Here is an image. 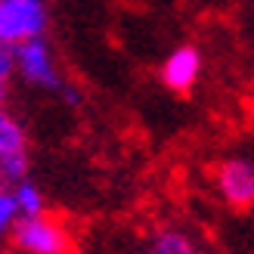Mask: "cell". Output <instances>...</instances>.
I'll use <instances>...</instances> for the list:
<instances>
[{
  "instance_id": "cell-8",
  "label": "cell",
  "mask_w": 254,
  "mask_h": 254,
  "mask_svg": "<svg viewBox=\"0 0 254 254\" xmlns=\"http://www.w3.org/2000/svg\"><path fill=\"white\" fill-rule=\"evenodd\" d=\"M9 192H12L16 208H19V217H37V214H47V195H44V189L37 186L31 177L19 180Z\"/></svg>"
},
{
  "instance_id": "cell-10",
  "label": "cell",
  "mask_w": 254,
  "mask_h": 254,
  "mask_svg": "<svg viewBox=\"0 0 254 254\" xmlns=\"http://www.w3.org/2000/svg\"><path fill=\"white\" fill-rule=\"evenodd\" d=\"M12 78H16V47L0 41V81L9 84Z\"/></svg>"
},
{
  "instance_id": "cell-9",
  "label": "cell",
  "mask_w": 254,
  "mask_h": 254,
  "mask_svg": "<svg viewBox=\"0 0 254 254\" xmlns=\"http://www.w3.org/2000/svg\"><path fill=\"white\" fill-rule=\"evenodd\" d=\"M16 223H19V208H16V201H12V192L9 189H0V245L9 242Z\"/></svg>"
},
{
  "instance_id": "cell-5",
  "label": "cell",
  "mask_w": 254,
  "mask_h": 254,
  "mask_svg": "<svg viewBox=\"0 0 254 254\" xmlns=\"http://www.w3.org/2000/svg\"><path fill=\"white\" fill-rule=\"evenodd\" d=\"M214 189L236 211L254 208V158L226 155L214 168Z\"/></svg>"
},
{
  "instance_id": "cell-4",
  "label": "cell",
  "mask_w": 254,
  "mask_h": 254,
  "mask_svg": "<svg viewBox=\"0 0 254 254\" xmlns=\"http://www.w3.org/2000/svg\"><path fill=\"white\" fill-rule=\"evenodd\" d=\"M50 28L47 0H0V41L19 47L25 41L44 37Z\"/></svg>"
},
{
  "instance_id": "cell-12",
  "label": "cell",
  "mask_w": 254,
  "mask_h": 254,
  "mask_svg": "<svg viewBox=\"0 0 254 254\" xmlns=\"http://www.w3.org/2000/svg\"><path fill=\"white\" fill-rule=\"evenodd\" d=\"M6 96H9V84L0 81V106H6Z\"/></svg>"
},
{
  "instance_id": "cell-3",
  "label": "cell",
  "mask_w": 254,
  "mask_h": 254,
  "mask_svg": "<svg viewBox=\"0 0 254 254\" xmlns=\"http://www.w3.org/2000/svg\"><path fill=\"white\" fill-rule=\"evenodd\" d=\"M28 171V130L16 112L0 106V189H12L19 180L31 177Z\"/></svg>"
},
{
  "instance_id": "cell-11",
  "label": "cell",
  "mask_w": 254,
  "mask_h": 254,
  "mask_svg": "<svg viewBox=\"0 0 254 254\" xmlns=\"http://www.w3.org/2000/svg\"><path fill=\"white\" fill-rule=\"evenodd\" d=\"M59 99H62V103H65V106H81V90H78V87H74L71 81L65 84V87H62V93H59Z\"/></svg>"
},
{
  "instance_id": "cell-7",
  "label": "cell",
  "mask_w": 254,
  "mask_h": 254,
  "mask_svg": "<svg viewBox=\"0 0 254 254\" xmlns=\"http://www.w3.org/2000/svg\"><path fill=\"white\" fill-rule=\"evenodd\" d=\"M136 254H201L192 236L180 226H158L155 233L146 236V242L139 245Z\"/></svg>"
},
{
  "instance_id": "cell-2",
  "label": "cell",
  "mask_w": 254,
  "mask_h": 254,
  "mask_svg": "<svg viewBox=\"0 0 254 254\" xmlns=\"http://www.w3.org/2000/svg\"><path fill=\"white\" fill-rule=\"evenodd\" d=\"M9 245L16 248V254H68L71 233L65 223L50 217V214L19 217L16 230L9 236Z\"/></svg>"
},
{
  "instance_id": "cell-1",
  "label": "cell",
  "mask_w": 254,
  "mask_h": 254,
  "mask_svg": "<svg viewBox=\"0 0 254 254\" xmlns=\"http://www.w3.org/2000/svg\"><path fill=\"white\" fill-rule=\"evenodd\" d=\"M16 78L34 87V90H44L53 96H59L62 87L68 84L47 37H34V41H25L16 47Z\"/></svg>"
},
{
  "instance_id": "cell-6",
  "label": "cell",
  "mask_w": 254,
  "mask_h": 254,
  "mask_svg": "<svg viewBox=\"0 0 254 254\" xmlns=\"http://www.w3.org/2000/svg\"><path fill=\"white\" fill-rule=\"evenodd\" d=\"M201 74V53L192 44H183L161 62V84L174 93H189Z\"/></svg>"
}]
</instances>
